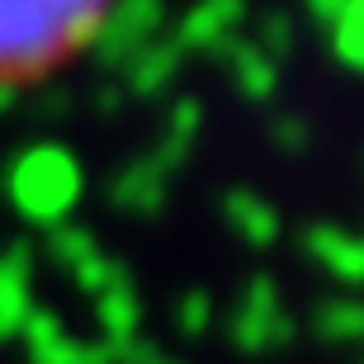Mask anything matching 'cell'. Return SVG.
Segmentation results:
<instances>
[{"mask_svg":"<svg viewBox=\"0 0 364 364\" xmlns=\"http://www.w3.org/2000/svg\"><path fill=\"white\" fill-rule=\"evenodd\" d=\"M109 0H0V81L38 76L62 53L90 48Z\"/></svg>","mask_w":364,"mask_h":364,"instance_id":"cell-1","label":"cell"},{"mask_svg":"<svg viewBox=\"0 0 364 364\" xmlns=\"http://www.w3.org/2000/svg\"><path fill=\"white\" fill-rule=\"evenodd\" d=\"M5 194L28 223L38 228H62L71 218V208L85 194L81 161L71 156L62 142H33L5 166Z\"/></svg>","mask_w":364,"mask_h":364,"instance_id":"cell-2","label":"cell"},{"mask_svg":"<svg viewBox=\"0 0 364 364\" xmlns=\"http://www.w3.org/2000/svg\"><path fill=\"white\" fill-rule=\"evenodd\" d=\"M166 24V0H109L105 19L90 38V53L100 67L119 71L147 48Z\"/></svg>","mask_w":364,"mask_h":364,"instance_id":"cell-3","label":"cell"},{"mask_svg":"<svg viewBox=\"0 0 364 364\" xmlns=\"http://www.w3.org/2000/svg\"><path fill=\"white\" fill-rule=\"evenodd\" d=\"M228 336H232V346L246 350V355H265V350H274V346H289L294 317L284 312L279 289H274L270 274H251V279H246V294H242V303H237V312H232Z\"/></svg>","mask_w":364,"mask_h":364,"instance_id":"cell-4","label":"cell"},{"mask_svg":"<svg viewBox=\"0 0 364 364\" xmlns=\"http://www.w3.org/2000/svg\"><path fill=\"white\" fill-rule=\"evenodd\" d=\"M19 336L33 364H114L109 341H76L62 322V312L53 308H33Z\"/></svg>","mask_w":364,"mask_h":364,"instance_id":"cell-5","label":"cell"},{"mask_svg":"<svg viewBox=\"0 0 364 364\" xmlns=\"http://www.w3.org/2000/svg\"><path fill=\"white\" fill-rule=\"evenodd\" d=\"M28 279H33V246H28L24 237H14V242L0 251V341L19 336L24 322H28V312H33Z\"/></svg>","mask_w":364,"mask_h":364,"instance_id":"cell-6","label":"cell"},{"mask_svg":"<svg viewBox=\"0 0 364 364\" xmlns=\"http://www.w3.org/2000/svg\"><path fill=\"white\" fill-rule=\"evenodd\" d=\"M208 57L228 71L232 85H237L246 100H256V105L274 100V90H279V62H270L251 38H237V33H232V38H223Z\"/></svg>","mask_w":364,"mask_h":364,"instance_id":"cell-7","label":"cell"},{"mask_svg":"<svg viewBox=\"0 0 364 364\" xmlns=\"http://www.w3.org/2000/svg\"><path fill=\"white\" fill-rule=\"evenodd\" d=\"M246 19V0H194L176 28L180 53H213Z\"/></svg>","mask_w":364,"mask_h":364,"instance_id":"cell-8","label":"cell"},{"mask_svg":"<svg viewBox=\"0 0 364 364\" xmlns=\"http://www.w3.org/2000/svg\"><path fill=\"white\" fill-rule=\"evenodd\" d=\"M166 185H171V176H161V166L151 156H142V161L123 166L119 176L109 180V203L133 218H156L166 208Z\"/></svg>","mask_w":364,"mask_h":364,"instance_id":"cell-9","label":"cell"},{"mask_svg":"<svg viewBox=\"0 0 364 364\" xmlns=\"http://www.w3.org/2000/svg\"><path fill=\"white\" fill-rule=\"evenodd\" d=\"M308 256L341 284H364V237H350L341 228H312L303 237Z\"/></svg>","mask_w":364,"mask_h":364,"instance_id":"cell-10","label":"cell"},{"mask_svg":"<svg viewBox=\"0 0 364 364\" xmlns=\"http://www.w3.org/2000/svg\"><path fill=\"white\" fill-rule=\"evenodd\" d=\"M199 128H203V105L194 95H180L171 114H166V128H161V142L151 151V161L161 166V176H176L180 166H185L189 147L199 142Z\"/></svg>","mask_w":364,"mask_h":364,"instance_id":"cell-11","label":"cell"},{"mask_svg":"<svg viewBox=\"0 0 364 364\" xmlns=\"http://www.w3.org/2000/svg\"><path fill=\"white\" fill-rule=\"evenodd\" d=\"M223 218H228V228L237 232L246 246H256V251L279 242V213H274V203H265L260 194H251V189L223 194Z\"/></svg>","mask_w":364,"mask_h":364,"instance_id":"cell-12","label":"cell"},{"mask_svg":"<svg viewBox=\"0 0 364 364\" xmlns=\"http://www.w3.org/2000/svg\"><path fill=\"white\" fill-rule=\"evenodd\" d=\"M180 62H185V53H180L176 38H151L147 48L123 67V71H128V90L142 95V100H156L161 90H171Z\"/></svg>","mask_w":364,"mask_h":364,"instance_id":"cell-13","label":"cell"},{"mask_svg":"<svg viewBox=\"0 0 364 364\" xmlns=\"http://www.w3.org/2000/svg\"><path fill=\"white\" fill-rule=\"evenodd\" d=\"M95 317H100V331H105V341L114 350L137 341V331H142V298H137L133 279L95 298Z\"/></svg>","mask_w":364,"mask_h":364,"instance_id":"cell-14","label":"cell"},{"mask_svg":"<svg viewBox=\"0 0 364 364\" xmlns=\"http://www.w3.org/2000/svg\"><path fill=\"white\" fill-rule=\"evenodd\" d=\"M312 331L331 346H350L364 341V303L360 298H326L312 308Z\"/></svg>","mask_w":364,"mask_h":364,"instance_id":"cell-15","label":"cell"},{"mask_svg":"<svg viewBox=\"0 0 364 364\" xmlns=\"http://www.w3.org/2000/svg\"><path fill=\"white\" fill-rule=\"evenodd\" d=\"M326 33H331V53H336L341 67H350L355 76H364V0H350L346 14Z\"/></svg>","mask_w":364,"mask_h":364,"instance_id":"cell-16","label":"cell"},{"mask_svg":"<svg viewBox=\"0 0 364 364\" xmlns=\"http://www.w3.org/2000/svg\"><path fill=\"white\" fill-rule=\"evenodd\" d=\"M95 256H100V242H95L90 228H71V223H62V228L48 232V260L62 265L67 274H76L85 260H95Z\"/></svg>","mask_w":364,"mask_h":364,"instance_id":"cell-17","label":"cell"},{"mask_svg":"<svg viewBox=\"0 0 364 364\" xmlns=\"http://www.w3.org/2000/svg\"><path fill=\"white\" fill-rule=\"evenodd\" d=\"M294 14H284V10H265L260 14V24H256V48L265 57H270V62H284V57L294 53Z\"/></svg>","mask_w":364,"mask_h":364,"instance_id":"cell-18","label":"cell"},{"mask_svg":"<svg viewBox=\"0 0 364 364\" xmlns=\"http://www.w3.org/2000/svg\"><path fill=\"white\" fill-rule=\"evenodd\" d=\"M71 284L81 289V294H90V298H100V294H109V289H119V284H128V265L123 260H114V256H100L95 260H85L81 270L71 274Z\"/></svg>","mask_w":364,"mask_h":364,"instance_id":"cell-19","label":"cell"},{"mask_svg":"<svg viewBox=\"0 0 364 364\" xmlns=\"http://www.w3.org/2000/svg\"><path fill=\"white\" fill-rule=\"evenodd\" d=\"M176 326L185 331V336H203L208 326H213V298L208 294H185L180 298V308H176Z\"/></svg>","mask_w":364,"mask_h":364,"instance_id":"cell-20","label":"cell"},{"mask_svg":"<svg viewBox=\"0 0 364 364\" xmlns=\"http://www.w3.org/2000/svg\"><path fill=\"white\" fill-rule=\"evenodd\" d=\"M270 142L279 151H289V156H298V151H308V142H312V128L298 114H279V119L270 123Z\"/></svg>","mask_w":364,"mask_h":364,"instance_id":"cell-21","label":"cell"},{"mask_svg":"<svg viewBox=\"0 0 364 364\" xmlns=\"http://www.w3.org/2000/svg\"><path fill=\"white\" fill-rule=\"evenodd\" d=\"M303 5L312 10V19H322V24L331 28L341 14H346V5H350V0H303Z\"/></svg>","mask_w":364,"mask_h":364,"instance_id":"cell-22","label":"cell"},{"mask_svg":"<svg viewBox=\"0 0 364 364\" xmlns=\"http://www.w3.org/2000/svg\"><path fill=\"white\" fill-rule=\"evenodd\" d=\"M95 105H100V114H114V109L123 105V85H100Z\"/></svg>","mask_w":364,"mask_h":364,"instance_id":"cell-23","label":"cell"},{"mask_svg":"<svg viewBox=\"0 0 364 364\" xmlns=\"http://www.w3.org/2000/svg\"><path fill=\"white\" fill-rule=\"evenodd\" d=\"M38 109H43V114H67V90H48L38 100Z\"/></svg>","mask_w":364,"mask_h":364,"instance_id":"cell-24","label":"cell"},{"mask_svg":"<svg viewBox=\"0 0 364 364\" xmlns=\"http://www.w3.org/2000/svg\"><path fill=\"white\" fill-rule=\"evenodd\" d=\"M14 100H19V85H14V81H0V114H10Z\"/></svg>","mask_w":364,"mask_h":364,"instance_id":"cell-25","label":"cell"},{"mask_svg":"<svg viewBox=\"0 0 364 364\" xmlns=\"http://www.w3.org/2000/svg\"><path fill=\"white\" fill-rule=\"evenodd\" d=\"M156 364H180V360H166V355H161V360H156Z\"/></svg>","mask_w":364,"mask_h":364,"instance_id":"cell-26","label":"cell"}]
</instances>
